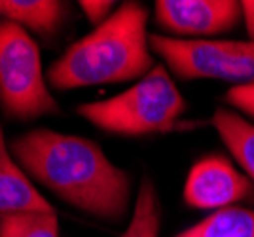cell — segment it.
Masks as SVG:
<instances>
[{
	"mask_svg": "<svg viewBox=\"0 0 254 237\" xmlns=\"http://www.w3.org/2000/svg\"><path fill=\"white\" fill-rule=\"evenodd\" d=\"M25 175L82 213L120 222L133 203L131 175L85 137L32 129L10 142Z\"/></svg>",
	"mask_w": 254,
	"mask_h": 237,
	"instance_id": "1",
	"label": "cell"
},
{
	"mask_svg": "<svg viewBox=\"0 0 254 237\" xmlns=\"http://www.w3.org/2000/svg\"><path fill=\"white\" fill-rule=\"evenodd\" d=\"M146 25L148 8L140 2H124L48 68V84L66 91L140 80L156 66Z\"/></svg>",
	"mask_w": 254,
	"mask_h": 237,
	"instance_id": "2",
	"label": "cell"
},
{
	"mask_svg": "<svg viewBox=\"0 0 254 237\" xmlns=\"http://www.w3.org/2000/svg\"><path fill=\"white\" fill-rule=\"evenodd\" d=\"M188 105L163 65H156L137 84L105 101H91L76 112L101 131L122 137L169 133L179 125Z\"/></svg>",
	"mask_w": 254,
	"mask_h": 237,
	"instance_id": "3",
	"label": "cell"
},
{
	"mask_svg": "<svg viewBox=\"0 0 254 237\" xmlns=\"http://www.w3.org/2000/svg\"><path fill=\"white\" fill-rule=\"evenodd\" d=\"M0 107L8 118L31 121L59 112L38 44L19 25L0 17Z\"/></svg>",
	"mask_w": 254,
	"mask_h": 237,
	"instance_id": "4",
	"label": "cell"
},
{
	"mask_svg": "<svg viewBox=\"0 0 254 237\" xmlns=\"http://www.w3.org/2000/svg\"><path fill=\"white\" fill-rule=\"evenodd\" d=\"M148 42L177 78L254 84L253 40H186L150 34Z\"/></svg>",
	"mask_w": 254,
	"mask_h": 237,
	"instance_id": "5",
	"label": "cell"
},
{
	"mask_svg": "<svg viewBox=\"0 0 254 237\" xmlns=\"http://www.w3.org/2000/svg\"><path fill=\"white\" fill-rule=\"evenodd\" d=\"M154 13L159 27L186 40L228 33L243 19L241 2L235 0H159Z\"/></svg>",
	"mask_w": 254,
	"mask_h": 237,
	"instance_id": "6",
	"label": "cell"
},
{
	"mask_svg": "<svg viewBox=\"0 0 254 237\" xmlns=\"http://www.w3.org/2000/svg\"><path fill=\"white\" fill-rule=\"evenodd\" d=\"M251 178L228 158L207 156L193 163L184 184V201L193 209L220 211L253 195Z\"/></svg>",
	"mask_w": 254,
	"mask_h": 237,
	"instance_id": "7",
	"label": "cell"
},
{
	"mask_svg": "<svg viewBox=\"0 0 254 237\" xmlns=\"http://www.w3.org/2000/svg\"><path fill=\"white\" fill-rule=\"evenodd\" d=\"M25 211H53V207L13 160L0 127V216Z\"/></svg>",
	"mask_w": 254,
	"mask_h": 237,
	"instance_id": "8",
	"label": "cell"
},
{
	"mask_svg": "<svg viewBox=\"0 0 254 237\" xmlns=\"http://www.w3.org/2000/svg\"><path fill=\"white\" fill-rule=\"evenodd\" d=\"M68 4L57 0H4L0 2V17L19 25L27 33L42 36L55 34L63 25Z\"/></svg>",
	"mask_w": 254,
	"mask_h": 237,
	"instance_id": "9",
	"label": "cell"
},
{
	"mask_svg": "<svg viewBox=\"0 0 254 237\" xmlns=\"http://www.w3.org/2000/svg\"><path fill=\"white\" fill-rule=\"evenodd\" d=\"M212 127L222 139L235 162L243 167L254 184V125L232 108L218 107L211 119Z\"/></svg>",
	"mask_w": 254,
	"mask_h": 237,
	"instance_id": "10",
	"label": "cell"
},
{
	"mask_svg": "<svg viewBox=\"0 0 254 237\" xmlns=\"http://www.w3.org/2000/svg\"><path fill=\"white\" fill-rule=\"evenodd\" d=\"M175 237H254V209L226 207Z\"/></svg>",
	"mask_w": 254,
	"mask_h": 237,
	"instance_id": "11",
	"label": "cell"
},
{
	"mask_svg": "<svg viewBox=\"0 0 254 237\" xmlns=\"http://www.w3.org/2000/svg\"><path fill=\"white\" fill-rule=\"evenodd\" d=\"M161 207L156 186L150 178H144L133 203L131 222L120 237H159Z\"/></svg>",
	"mask_w": 254,
	"mask_h": 237,
	"instance_id": "12",
	"label": "cell"
},
{
	"mask_svg": "<svg viewBox=\"0 0 254 237\" xmlns=\"http://www.w3.org/2000/svg\"><path fill=\"white\" fill-rule=\"evenodd\" d=\"M0 237H59L55 209L0 216Z\"/></svg>",
	"mask_w": 254,
	"mask_h": 237,
	"instance_id": "13",
	"label": "cell"
},
{
	"mask_svg": "<svg viewBox=\"0 0 254 237\" xmlns=\"http://www.w3.org/2000/svg\"><path fill=\"white\" fill-rule=\"evenodd\" d=\"M224 103H228L232 110H239L254 119V84L232 86L224 93Z\"/></svg>",
	"mask_w": 254,
	"mask_h": 237,
	"instance_id": "14",
	"label": "cell"
},
{
	"mask_svg": "<svg viewBox=\"0 0 254 237\" xmlns=\"http://www.w3.org/2000/svg\"><path fill=\"white\" fill-rule=\"evenodd\" d=\"M78 6L82 8L89 23L95 27L103 25L114 13V2L110 0H82Z\"/></svg>",
	"mask_w": 254,
	"mask_h": 237,
	"instance_id": "15",
	"label": "cell"
},
{
	"mask_svg": "<svg viewBox=\"0 0 254 237\" xmlns=\"http://www.w3.org/2000/svg\"><path fill=\"white\" fill-rule=\"evenodd\" d=\"M241 13H243L245 29L249 33V40L254 42V0H245V2H241Z\"/></svg>",
	"mask_w": 254,
	"mask_h": 237,
	"instance_id": "16",
	"label": "cell"
}]
</instances>
